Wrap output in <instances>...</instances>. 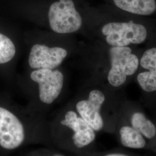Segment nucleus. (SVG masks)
I'll return each instance as SVG.
<instances>
[{"mask_svg": "<svg viewBox=\"0 0 156 156\" xmlns=\"http://www.w3.org/2000/svg\"><path fill=\"white\" fill-rule=\"evenodd\" d=\"M50 144L69 154L94 151L97 133L75 110H68L48 123Z\"/></svg>", "mask_w": 156, "mask_h": 156, "instance_id": "nucleus-1", "label": "nucleus"}, {"mask_svg": "<svg viewBox=\"0 0 156 156\" xmlns=\"http://www.w3.org/2000/svg\"><path fill=\"white\" fill-rule=\"evenodd\" d=\"M50 144L48 123L24 120L15 113L0 106V147L13 151L32 144Z\"/></svg>", "mask_w": 156, "mask_h": 156, "instance_id": "nucleus-2", "label": "nucleus"}, {"mask_svg": "<svg viewBox=\"0 0 156 156\" xmlns=\"http://www.w3.org/2000/svg\"><path fill=\"white\" fill-rule=\"evenodd\" d=\"M106 101V94L102 91L91 90L86 98L76 102L75 111L97 133L114 134L116 123L103 111Z\"/></svg>", "mask_w": 156, "mask_h": 156, "instance_id": "nucleus-3", "label": "nucleus"}, {"mask_svg": "<svg viewBox=\"0 0 156 156\" xmlns=\"http://www.w3.org/2000/svg\"><path fill=\"white\" fill-rule=\"evenodd\" d=\"M111 68L108 75V81L112 87L117 88L126 83L128 76L136 73L138 68V57L132 53L127 46L113 47L109 50Z\"/></svg>", "mask_w": 156, "mask_h": 156, "instance_id": "nucleus-4", "label": "nucleus"}, {"mask_svg": "<svg viewBox=\"0 0 156 156\" xmlns=\"http://www.w3.org/2000/svg\"><path fill=\"white\" fill-rule=\"evenodd\" d=\"M48 18L51 29L56 33H73L82 25V19L73 0H59L49 8Z\"/></svg>", "mask_w": 156, "mask_h": 156, "instance_id": "nucleus-5", "label": "nucleus"}, {"mask_svg": "<svg viewBox=\"0 0 156 156\" xmlns=\"http://www.w3.org/2000/svg\"><path fill=\"white\" fill-rule=\"evenodd\" d=\"M101 31L106 36V42L113 47L140 44L147 38V30L145 26L133 21L109 23L102 27Z\"/></svg>", "mask_w": 156, "mask_h": 156, "instance_id": "nucleus-6", "label": "nucleus"}, {"mask_svg": "<svg viewBox=\"0 0 156 156\" xmlns=\"http://www.w3.org/2000/svg\"><path fill=\"white\" fill-rule=\"evenodd\" d=\"M30 78L38 84L39 101L44 104H52L62 93L64 75L58 70L36 69L31 73Z\"/></svg>", "mask_w": 156, "mask_h": 156, "instance_id": "nucleus-7", "label": "nucleus"}, {"mask_svg": "<svg viewBox=\"0 0 156 156\" xmlns=\"http://www.w3.org/2000/svg\"><path fill=\"white\" fill-rule=\"evenodd\" d=\"M67 56V51L64 48L35 44L30 50L28 64L35 69H53L62 64Z\"/></svg>", "mask_w": 156, "mask_h": 156, "instance_id": "nucleus-8", "label": "nucleus"}, {"mask_svg": "<svg viewBox=\"0 0 156 156\" xmlns=\"http://www.w3.org/2000/svg\"><path fill=\"white\" fill-rule=\"evenodd\" d=\"M118 115L148 140L151 151L156 142V119H151L142 111L134 107L123 108L119 111Z\"/></svg>", "mask_w": 156, "mask_h": 156, "instance_id": "nucleus-9", "label": "nucleus"}, {"mask_svg": "<svg viewBox=\"0 0 156 156\" xmlns=\"http://www.w3.org/2000/svg\"><path fill=\"white\" fill-rule=\"evenodd\" d=\"M114 135L118 143L125 149L151 151L148 140L119 115Z\"/></svg>", "mask_w": 156, "mask_h": 156, "instance_id": "nucleus-10", "label": "nucleus"}, {"mask_svg": "<svg viewBox=\"0 0 156 156\" xmlns=\"http://www.w3.org/2000/svg\"><path fill=\"white\" fill-rule=\"evenodd\" d=\"M140 64L147 71L140 73L136 78L142 91L147 94L156 92V48L145 51L142 57Z\"/></svg>", "mask_w": 156, "mask_h": 156, "instance_id": "nucleus-11", "label": "nucleus"}, {"mask_svg": "<svg viewBox=\"0 0 156 156\" xmlns=\"http://www.w3.org/2000/svg\"><path fill=\"white\" fill-rule=\"evenodd\" d=\"M118 8L124 11L139 15H151L156 11V0H113Z\"/></svg>", "mask_w": 156, "mask_h": 156, "instance_id": "nucleus-12", "label": "nucleus"}, {"mask_svg": "<svg viewBox=\"0 0 156 156\" xmlns=\"http://www.w3.org/2000/svg\"><path fill=\"white\" fill-rule=\"evenodd\" d=\"M16 54V47L11 39L0 33V64L11 61Z\"/></svg>", "mask_w": 156, "mask_h": 156, "instance_id": "nucleus-13", "label": "nucleus"}, {"mask_svg": "<svg viewBox=\"0 0 156 156\" xmlns=\"http://www.w3.org/2000/svg\"><path fill=\"white\" fill-rule=\"evenodd\" d=\"M71 156H146L138 154L131 151H128L125 148H117L111 151L98 152L93 151L90 153L80 154H70Z\"/></svg>", "mask_w": 156, "mask_h": 156, "instance_id": "nucleus-14", "label": "nucleus"}, {"mask_svg": "<svg viewBox=\"0 0 156 156\" xmlns=\"http://www.w3.org/2000/svg\"><path fill=\"white\" fill-rule=\"evenodd\" d=\"M65 152L58 149H40L32 151L25 156H68Z\"/></svg>", "mask_w": 156, "mask_h": 156, "instance_id": "nucleus-15", "label": "nucleus"}, {"mask_svg": "<svg viewBox=\"0 0 156 156\" xmlns=\"http://www.w3.org/2000/svg\"><path fill=\"white\" fill-rule=\"evenodd\" d=\"M151 152H153V153H155L156 154V143H155V145H154V147H153V149H152Z\"/></svg>", "mask_w": 156, "mask_h": 156, "instance_id": "nucleus-16", "label": "nucleus"}]
</instances>
